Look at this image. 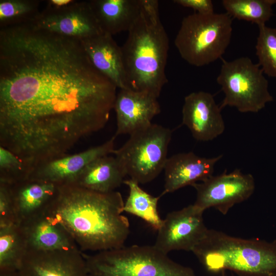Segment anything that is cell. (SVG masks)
Here are the masks:
<instances>
[{
	"label": "cell",
	"instance_id": "3",
	"mask_svg": "<svg viewBox=\"0 0 276 276\" xmlns=\"http://www.w3.org/2000/svg\"><path fill=\"white\" fill-rule=\"evenodd\" d=\"M141 1L139 14L121 47L125 85L158 98L167 83L169 39L160 20L158 1Z\"/></svg>",
	"mask_w": 276,
	"mask_h": 276
},
{
	"label": "cell",
	"instance_id": "12",
	"mask_svg": "<svg viewBox=\"0 0 276 276\" xmlns=\"http://www.w3.org/2000/svg\"><path fill=\"white\" fill-rule=\"evenodd\" d=\"M115 138L113 136L99 146L42 164L31 171L27 179L50 182L57 186L72 185L87 165L99 157L113 153Z\"/></svg>",
	"mask_w": 276,
	"mask_h": 276
},
{
	"label": "cell",
	"instance_id": "14",
	"mask_svg": "<svg viewBox=\"0 0 276 276\" xmlns=\"http://www.w3.org/2000/svg\"><path fill=\"white\" fill-rule=\"evenodd\" d=\"M17 272L18 276H87L85 261L79 248L27 251Z\"/></svg>",
	"mask_w": 276,
	"mask_h": 276
},
{
	"label": "cell",
	"instance_id": "24",
	"mask_svg": "<svg viewBox=\"0 0 276 276\" xmlns=\"http://www.w3.org/2000/svg\"><path fill=\"white\" fill-rule=\"evenodd\" d=\"M226 13L232 18L265 25L273 15L271 0H223Z\"/></svg>",
	"mask_w": 276,
	"mask_h": 276
},
{
	"label": "cell",
	"instance_id": "9",
	"mask_svg": "<svg viewBox=\"0 0 276 276\" xmlns=\"http://www.w3.org/2000/svg\"><path fill=\"white\" fill-rule=\"evenodd\" d=\"M196 191L194 205L204 211L214 208L226 215L236 204L248 199L253 194L255 182L250 174H244L236 169L227 173L212 175L192 186Z\"/></svg>",
	"mask_w": 276,
	"mask_h": 276
},
{
	"label": "cell",
	"instance_id": "8",
	"mask_svg": "<svg viewBox=\"0 0 276 276\" xmlns=\"http://www.w3.org/2000/svg\"><path fill=\"white\" fill-rule=\"evenodd\" d=\"M259 64L247 57L223 60L217 78L224 94L220 108L234 107L242 113H256L264 108L273 99Z\"/></svg>",
	"mask_w": 276,
	"mask_h": 276
},
{
	"label": "cell",
	"instance_id": "4",
	"mask_svg": "<svg viewBox=\"0 0 276 276\" xmlns=\"http://www.w3.org/2000/svg\"><path fill=\"white\" fill-rule=\"evenodd\" d=\"M192 251L210 272L229 270L239 276H276V240L243 239L209 229Z\"/></svg>",
	"mask_w": 276,
	"mask_h": 276
},
{
	"label": "cell",
	"instance_id": "20",
	"mask_svg": "<svg viewBox=\"0 0 276 276\" xmlns=\"http://www.w3.org/2000/svg\"><path fill=\"white\" fill-rule=\"evenodd\" d=\"M104 33L111 35L128 31L137 17L141 0H91L88 1Z\"/></svg>",
	"mask_w": 276,
	"mask_h": 276
},
{
	"label": "cell",
	"instance_id": "18",
	"mask_svg": "<svg viewBox=\"0 0 276 276\" xmlns=\"http://www.w3.org/2000/svg\"><path fill=\"white\" fill-rule=\"evenodd\" d=\"M80 41L95 68L117 88H126L122 48L112 36L103 32Z\"/></svg>",
	"mask_w": 276,
	"mask_h": 276
},
{
	"label": "cell",
	"instance_id": "29",
	"mask_svg": "<svg viewBox=\"0 0 276 276\" xmlns=\"http://www.w3.org/2000/svg\"><path fill=\"white\" fill-rule=\"evenodd\" d=\"M173 2L184 7L192 8L199 14L207 15L214 13L211 0H174Z\"/></svg>",
	"mask_w": 276,
	"mask_h": 276
},
{
	"label": "cell",
	"instance_id": "28",
	"mask_svg": "<svg viewBox=\"0 0 276 276\" xmlns=\"http://www.w3.org/2000/svg\"><path fill=\"white\" fill-rule=\"evenodd\" d=\"M17 224L11 185L0 182V227Z\"/></svg>",
	"mask_w": 276,
	"mask_h": 276
},
{
	"label": "cell",
	"instance_id": "32",
	"mask_svg": "<svg viewBox=\"0 0 276 276\" xmlns=\"http://www.w3.org/2000/svg\"><path fill=\"white\" fill-rule=\"evenodd\" d=\"M271 2L272 3L273 5V4H276V0H271Z\"/></svg>",
	"mask_w": 276,
	"mask_h": 276
},
{
	"label": "cell",
	"instance_id": "10",
	"mask_svg": "<svg viewBox=\"0 0 276 276\" xmlns=\"http://www.w3.org/2000/svg\"><path fill=\"white\" fill-rule=\"evenodd\" d=\"M203 212L193 204L168 213L157 231L154 245L167 254L173 250L192 251L209 229Z\"/></svg>",
	"mask_w": 276,
	"mask_h": 276
},
{
	"label": "cell",
	"instance_id": "6",
	"mask_svg": "<svg viewBox=\"0 0 276 276\" xmlns=\"http://www.w3.org/2000/svg\"><path fill=\"white\" fill-rule=\"evenodd\" d=\"M232 18L226 13L195 12L184 17L174 40L181 58L197 67L221 58L231 42Z\"/></svg>",
	"mask_w": 276,
	"mask_h": 276
},
{
	"label": "cell",
	"instance_id": "11",
	"mask_svg": "<svg viewBox=\"0 0 276 276\" xmlns=\"http://www.w3.org/2000/svg\"><path fill=\"white\" fill-rule=\"evenodd\" d=\"M31 24L38 29L79 40L103 33L88 1H75L59 9L45 8Z\"/></svg>",
	"mask_w": 276,
	"mask_h": 276
},
{
	"label": "cell",
	"instance_id": "21",
	"mask_svg": "<svg viewBox=\"0 0 276 276\" xmlns=\"http://www.w3.org/2000/svg\"><path fill=\"white\" fill-rule=\"evenodd\" d=\"M126 173L115 157L106 155L87 165L72 185L102 193L115 191L124 183Z\"/></svg>",
	"mask_w": 276,
	"mask_h": 276
},
{
	"label": "cell",
	"instance_id": "1",
	"mask_svg": "<svg viewBox=\"0 0 276 276\" xmlns=\"http://www.w3.org/2000/svg\"><path fill=\"white\" fill-rule=\"evenodd\" d=\"M117 94L79 40L31 23L1 29V110L80 111L109 105Z\"/></svg>",
	"mask_w": 276,
	"mask_h": 276
},
{
	"label": "cell",
	"instance_id": "31",
	"mask_svg": "<svg viewBox=\"0 0 276 276\" xmlns=\"http://www.w3.org/2000/svg\"><path fill=\"white\" fill-rule=\"evenodd\" d=\"M0 276H18L17 271H0Z\"/></svg>",
	"mask_w": 276,
	"mask_h": 276
},
{
	"label": "cell",
	"instance_id": "7",
	"mask_svg": "<svg viewBox=\"0 0 276 276\" xmlns=\"http://www.w3.org/2000/svg\"><path fill=\"white\" fill-rule=\"evenodd\" d=\"M171 129L151 123L131 134L113 154L130 179L145 184L164 170L171 140Z\"/></svg>",
	"mask_w": 276,
	"mask_h": 276
},
{
	"label": "cell",
	"instance_id": "15",
	"mask_svg": "<svg viewBox=\"0 0 276 276\" xmlns=\"http://www.w3.org/2000/svg\"><path fill=\"white\" fill-rule=\"evenodd\" d=\"M113 109L117 119L116 137L122 134L130 135L148 126L160 111L157 98L128 88L120 89Z\"/></svg>",
	"mask_w": 276,
	"mask_h": 276
},
{
	"label": "cell",
	"instance_id": "22",
	"mask_svg": "<svg viewBox=\"0 0 276 276\" xmlns=\"http://www.w3.org/2000/svg\"><path fill=\"white\" fill-rule=\"evenodd\" d=\"M124 183L129 188L128 196L124 202V212L141 218L154 229L158 231L163 221L157 210L158 201L162 195L153 196L143 190L139 183L131 179L125 180Z\"/></svg>",
	"mask_w": 276,
	"mask_h": 276
},
{
	"label": "cell",
	"instance_id": "5",
	"mask_svg": "<svg viewBox=\"0 0 276 276\" xmlns=\"http://www.w3.org/2000/svg\"><path fill=\"white\" fill-rule=\"evenodd\" d=\"M87 276H196L154 245H132L83 254Z\"/></svg>",
	"mask_w": 276,
	"mask_h": 276
},
{
	"label": "cell",
	"instance_id": "25",
	"mask_svg": "<svg viewBox=\"0 0 276 276\" xmlns=\"http://www.w3.org/2000/svg\"><path fill=\"white\" fill-rule=\"evenodd\" d=\"M40 1L1 0V28L31 23L39 14Z\"/></svg>",
	"mask_w": 276,
	"mask_h": 276
},
{
	"label": "cell",
	"instance_id": "26",
	"mask_svg": "<svg viewBox=\"0 0 276 276\" xmlns=\"http://www.w3.org/2000/svg\"><path fill=\"white\" fill-rule=\"evenodd\" d=\"M258 27L259 31L256 45L258 64L264 74L276 78V29L265 25Z\"/></svg>",
	"mask_w": 276,
	"mask_h": 276
},
{
	"label": "cell",
	"instance_id": "17",
	"mask_svg": "<svg viewBox=\"0 0 276 276\" xmlns=\"http://www.w3.org/2000/svg\"><path fill=\"white\" fill-rule=\"evenodd\" d=\"M18 225L23 232L27 251H51L79 248L64 227L45 214Z\"/></svg>",
	"mask_w": 276,
	"mask_h": 276
},
{
	"label": "cell",
	"instance_id": "16",
	"mask_svg": "<svg viewBox=\"0 0 276 276\" xmlns=\"http://www.w3.org/2000/svg\"><path fill=\"white\" fill-rule=\"evenodd\" d=\"M222 155L208 158L192 152L180 153L168 158L165 167V185L162 196L187 186H192L213 175L215 164Z\"/></svg>",
	"mask_w": 276,
	"mask_h": 276
},
{
	"label": "cell",
	"instance_id": "19",
	"mask_svg": "<svg viewBox=\"0 0 276 276\" xmlns=\"http://www.w3.org/2000/svg\"><path fill=\"white\" fill-rule=\"evenodd\" d=\"M58 187L52 183L30 179L11 185L17 224H21L44 214Z\"/></svg>",
	"mask_w": 276,
	"mask_h": 276
},
{
	"label": "cell",
	"instance_id": "13",
	"mask_svg": "<svg viewBox=\"0 0 276 276\" xmlns=\"http://www.w3.org/2000/svg\"><path fill=\"white\" fill-rule=\"evenodd\" d=\"M221 108L210 93L193 92L185 97L182 123L198 141H212L225 130Z\"/></svg>",
	"mask_w": 276,
	"mask_h": 276
},
{
	"label": "cell",
	"instance_id": "23",
	"mask_svg": "<svg viewBox=\"0 0 276 276\" xmlns=\"http://www.w3.org/2000/svg\"><path fill=\"white\" fill-rule=\"evenodd\" d=\"M27 251L19 225L0 227V271H17Z\"/></svg>",
	"mask_w": 276,
	"mask_h": 276
},
{
	"label": "cell",
	"instance_id": "2",
	"mask_svg": "<svg viewBox=\"0 0 276 276\" xmlns=\"http://www.w3.org/2000/svg\"><path fill=\"white\" fill-rule=\"evenodd\" d=\"M124 205L116 191L102 193L61 186L44 214L64 227L80 250L100 251L124 246L130 233Z\"/></svg>",
	"mask_w": 276,
	"mask_h": 276
},
{
	"label": "cell",
	"instance_id": "27",
	"mask_svg": "<svg viewBox=\"0 0 276 276\" xmlns=\"http://www.w3.org/2000/svg\"><path fill=\"white\" fill-rule=\"evenodd\" d=\"M23 162L9 150L0 146V182L10 185L28 178Z\"/></svg>",
	"mask_w": 276,
	"mask_h": 276
},
{
	"label": "cell",
	"instance_id": "30",
	"mask_svg": "<svg viewBox=\"0 0 276 276\" xmlns=\"http://www.w3.org/2000/svg\"><path fill=\"white\" fill-rule=\"evenodd\" d=\"M74 1V0H49L47 1V5L45 8L59 9L72 4Z\"/></svg>",
	"mask_w": 276,
	"mask_h": 276
}]
</instances>
